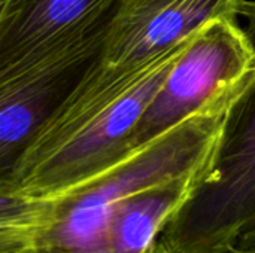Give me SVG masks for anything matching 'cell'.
Masks as SVG:
<instances>
[{
  "label": "cell",
  "mask_w": 255,
  "mask_h": 253,
  "mask_svg": "<svg viewBox=\"0 0 255 253\" xmlns=\"http://www.w3.org/2000/svg\"><path fill=\"white\" fill-rule=\"evenodd\" d=\"M245 0H121L100 61L123 67L145 61L217 19H241Z\"/></svg>",
  "instance_id": "4"
},
{
  "label": "cell",
  "mask_w": 255,
  "mask_h": 253,
  "mask_svg": "<svg viewBox=\"0 0 255 253\" xmlns=\"http://www.w3.org/2000/svg\"><path fill=\"white\" fill-rule=\"evenodd\" d=\"M255 81V45L241 19L202 27L140 118L131 152L140 154L196 115L229 112Z\"/></svg>",
  "instance_id": "2"
},
{
  "label": "cell",
  "mask_w": 255,
  "mask_h": 253,
  "mask_svg": "<svg viewBox=\"0 0 255 253\" xmlns=\"http://www.w3.org/2000/svg\"><path fill=\"white\" fill-rule=\"evenodd\" d=\"M241 21L255 45V0H245ZM211 194L255 197V81L227 113L223 136L209 169Z\"/></svg>",
  "instance_id": "6"
},
{
  "label": "cell",
  "mask_w": 255,
  "mask_h": 253,
  "mask_svg": "<svg viewBox=\"0 0 255 253\" xmlns=\"http://www.w3.org/2000/svg\"><path fill=\"white\" fill-rule=\"evenodd\" d=\"M194 36L130 66L96 58L10 163L13 179L34 188L97 182L134 158L140 118Z\"/></svg>",
  "instance_id": "1"
},
{
  "label": "cell",
  "mask_w": 255,
  "mask_h": 253,
  "mask_svg": "<svg viewBox=\"0 0 255 253\" xmlns=\"http://www.w3.org/2000/svg\"><path fill=\"white\" fill-rule=\"evenodd\" d=\"M178 182L166 185V189L160 186L136 194L118 207L114 216L117 253H140L146 249L158 222L173 206L175 195L170 188Z\"/></svg>",
  "instance_id": "7"
},
{
  "label": "cell",
  "mask_w": 255,
  "mask_h": 253,
  "mask_svg": "<svg viewBox=\"0 0 255 253\" xmlns=\"http://www.w3.org/2000/svg\"><path fill=\"white\" fill-rule=\"evenodd\" d=\"M94 60L46 69L0 86V157L3 164L18 157L34 131L58 107Z\"/></svg>",
  "instance_id": "5"
},
{
  "label": "cell",
  "mask_w": 255,
  "mask_h": 253,
  "mask_svg": "<svg viewBox=\"0 0 255 253\" xmlns=\"http://www.w3.org/2000/svg\"><path fill=\"white\" fill-rule=\"evenodd\" d=\"M121 0H0V86L100 55Z\"/></svg>",
  "instance_id": "3"
}]
</instances>
